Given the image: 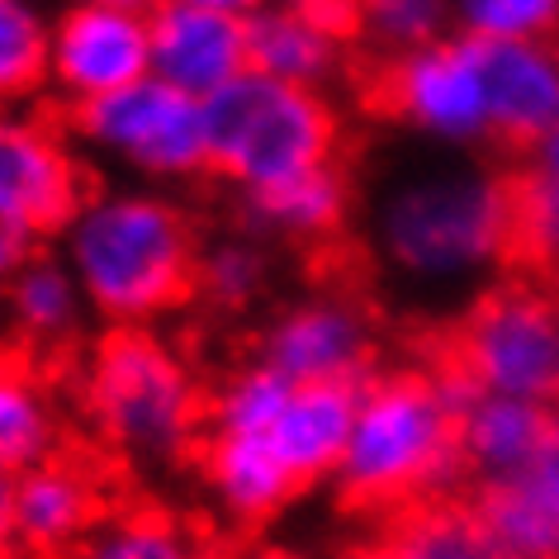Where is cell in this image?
Segmentation results:
<instances>
[{
  "mask_svg": "<svg viewBox=\"0 0 559 559\" xmlns=\"http://www.w3.org/2000/svg\"><path fill=\"white\" fill-rule=\"evenodd\" d=\"M370 247L423 295H451L516 265L512 171L474 152H441L399 171L370 204Z\"/></svg>",
  "mask_w": 559,
  "mask_h": 559,
  "instance_id": "cell-1",
  "label": "cell"
},
{
  "mask_svg": "<svg viewBox=\"0 0 559 559\" xmlns=\"http://www.w3.org/2000/svg\"><path fill=\"white\" fill-rule=\"evenodd\" d=\"M200 228L190 209L157 186H91L58 233L91 318L105 328H157L194 299Z\"/></svg>",
  "mask_w": 559,
  "mask_h": 559,
  "instance_id": "cell-2",
  "label": "cell"
},
{
  "mask_svg": "<svg viewBox=\"0 0 559 559\" xmlns=\"http://www.w3.org/2000/svg\"><path fill=\"white\" fill-rule=\"evenodd\" d=\"M76 417L129 469H176L204 437V384L162 328H105L76 360Z\"/></svg>",
  "mask_w": 559,
  "mask_h": 559,
  "instance_id": "cell-3",
  "label": "cell"
},
{
  "mask_svg": "<svg viewBox=\"0 0 559 559\" xmlns=\"http://www.w3.org/2000/svg\"><path fill=\"white\" fill-rule=\"evenodd\" d=\"M460 408L437 366L374 370L360 384L352 437L337 460V493L366 516H394L408 502L460 493Z\"/></svg>",
  "mask_w": 559,
  "mask_h": 559,
  "instance_id": "cell-4",
  "label": "cell"
},
{
  "mask_svg": "<svg viewBox=\"0 0 559 559\" xmlns=\"http://www.w3.org/2000/svg\"><path fill=\"white\" fill-rule=\"evenodd\" d=\"M209 176L228 180L237 194H257L342 162L346 119L332 91L289 86L261 72L228 81L204 100Z\"/></svg>",
  "mask_w": 559,
  "mask_h": 559,
  "instance_id": "cell-5",
  "label": "cell"
},
{
  "mask_svg": "<svg viewBox=\"0 0 559 559\" xmlns=\"http://www.w3.org/2000/svg\"><path fill=\"white\" fill-rule=\"evenodd\" d=\"M437 366L474 394L559 403V295L531 280H502L469 299L445 332Z\"/></svg>",
  "mask_w": 559,
  "mask_h": 559,
  "instance_id": "cell-6",
  "label": "cell"
},
{
  "mask_svg": "<svg viewBox=\"0 0 559 559\" xmlns=\"http://www.w3.org/2000/svg\"><path fill=\"white\" fill-rule=\"evenodd\" d=\"M67 129L86 162L115 166L138 186H190L209 176V129L204 100L143 76L105 100L67 109Z\"/></svg>",
  "mask_w": 559,
  "mask_h": 559,
  "instance_id": "cell-7",
  "label": "cell"
},
{
  "mask_svg": "<svg viewBox=\"0 0 559 559\" xmlns=\"http://www.w3.org/2000/svg\"><path fill=\"white\" fill-rule=\"evenodd\" d=\"M370 105L389 123H399V129H408L413 138L441 152L493 147L479 44L455 29L417 52L374 62Z\"/></svg>",
  "mask_w": 559,
  "mask_h": 559,
  "instance_id": "cell-8",
  "label": "cell"
},
{
  "mask_svg": "<svg viewBox=\"0 0 559 559\" xmlns=\"http://www.w3.org/2000/svg\"><path fill=\"white\" fill-rule=\"evenodd\" d=\"M143 76H152L147 10L109 5V0H62L52 10L48 100L62 115L105 100Z\"/></svg>",
  "mask_w": 559,
  "mask_h": 559,
  "instance_id": "cell-9",
  "label": "cell"
},
{
  "mask_svg": "<svg viewBox=\"0 0 559 559\" xmlns=\"http://www.w3.org/2000/svg\"><path fill=\"white\" fill-rule=\"evenodd\" d=\"M91 162L48 105L0 109V209L44 237H58L91 194Z\"/></svg>",
  "mask_w": 559,
  "mask_h": 559,
  "instance_id": "cell-10",
  "label": "cell"
},
{
  "mask_svg": "<svg viewBox=\"0 0 559 559\" xmlns=\"http://www.w3.org/2000/svg\"><path fill=\"white\" fill-rule=\"evenodd\" d=\"M295 384H366L374 374V323L352 295H309L271 318L261 352Z\"/></svg>",
  "mask_w": 559,
  "mask_h": 559,
  "instance_id": "cell-11",
  "label": "cell"
},
{
  "mask_svg": "<svg viewBox=\"0 0 559 559\" xmlns=\"http://www.w3.org/2000/svg\"><path fill=\"white\" fill-rule=\"evenodd\" d=\"M115 479L95 455L62 445L15 479V559H72L115 508Z\"/></svg>",
  "mask_w": 559,
  "mask_h": 559,
  "instance_id": "cell-12",
  "label": "cell"
},
{
  "mask_svg": "<svg viewBox=\"0 0 559 559\" xmlns=\"http://www.w3.org/2000/svg\"><path fill=\"white\" fill-rule=\"evenodd\" d=\"M147 34L152 76L194 100H209L247 72V20L190 5V0H157L147 10Z\"/></svg>",
  "mask_w": 559,
  "mask_h": 559,
  "instance_id": "cell-13",
  "label": "cell"
},
{
  "mask_svg": "<svg viewBox=\"0 0 559 559\" xmlns=\"http://www.w3.org/2000/svg\"><path fill=\"white\" fill-rule=\"evenodd\" d=\"M91 323V304L81 295L62 251H34L20 271L5 275V346L62 366L81 352Z\"/></svg>",
  "mask_w": 559,
  "mask_h": 559,
  "instance_id": "cell-14",
  "label": "cell"
},
{
  "mask_svg": "<svg viewBox=\"0 0 559 559\" xmlns=\"http://www.w3.org/2000/svg\"><path fill=\"white\" fill-rule=\"evenodd\" d=\"M479 44V38H474ZM488 138L498 152L522 157L559 123V48L545 44H479Z\"/></svg>",
  "mask_w": 559,
  "mask_h": 559,
  "instance_id": "cell-15",
  "label": "cell"
},
{
  "mask_svg": "<svg viewBox=\"0 0 559 559\" xmlns=\"http://www.w3.org/2000/svg\"><path fill=\"white\" fill-rule=\"evenodd\" d=\"M200 484L209 502L228 516L233 526H265L295 502L304 488L295 474L285 469V460L271 451V441L261 431H214L204 427L200 451Z\"/></svg>",
  "mask_w": 559,
  "mask_h": 559,
  "instance_id": "cell-16",
  "label": "cell"
},
{
  "mask_svg": "<svg viewBox=\"0 0 559 559\" xmlns=\"http://www.w3.org/2000/svg\"><path fill=\"white\" fill-rule=\"evenodd\" d=\"M360 384H289L285 403L261 427L271 451L285 460L299 488H313L337 474V460L352 437Z\"/></svg>",
  "mask_w": 559,
  "mask_h": 559,
  "instance_id": "cell-17",
  "label": "cell"
},
{
  "mask_svg": "<svg viewBox=\"0 0 559 559\" xmlns=\"http://www.w3.org/2000/svg\"><path fill=\"white\" fill-rule=\"evenodd\" d=\"M67 445V408L52 366L0 346V474L20 479Z\"/></svg>",
  "mask_w": 559,
  "mask_h": 559,
  "instance_id": "cell-18",
  "label": "cell"
},
{
  "mask_svg": "<svg viewBox=\"0 0 559 559\" xmlns=\"http://www.w3.org/2000/svg\"><path fill=\"white\" fill-rule=\"evenodd\" d=\"M352 38L304 20L289 5H265L247 20V67L289 86L332 91L352 67Z\"/></svg>",
  "mask_w": 559,
  "mask_h": 559,
  "instance_id": "cell-19",
  "label": "cell"
},
{
  "mask_svg": "<svg viewBox=\"0 0 559 559\" xmlns=\"http://www.w3.org/2000/svg\"><path fill=\"white\" fill-rule=\"evenodd\" d=\"M356 190L352 176H346L342 162L318 166L309 176H295L285 186L242 194V214L247 228L257 237H271V242H295V247H323L332 242L346 218H352Z\"/></svg>",
  "mask_w": 559,
  "mask_h": 559,
  "instance_id": "cell-20",
  "label": "cell"
},
{
  "mask_svg": "<svg viewBox=\"0 0 559 559\" xmlns=\"http://www.w3.org/2000/svg\"><path fill=\"white\" fill-rule=\"evenodd\" d=\"M545 423H550V403L474 394L460 408V460L474 488L522 474L545 437Z\"/></svg>",
  "mask_w": 559,
  "mask_h": 559,
  "instance_id": "cell-21",
  "label": "cell"
},
{
  "mask_svg": "<svg viewBox=\"0 0 559 559\" xmlns=\"http://www.w3.org/2000/svg\"><path fill=\"white\" fill-rule=\"evenodd\" d=\"M380 540L394 559H512L484 522L474 493H441L384 516Z\"/></svg>",
  "mask_w": 559,
  "mask_h": 559,
  "instance_id": "cell-22",
  "label": "cell"
},
{
  "mask_svg": "<svg viewBox=\"0 0 559 559\" xmlns=\"http://www.w3.org/2000/svg\"><path fill=\"white\" fill-rule=\"evenodd\" d=\"M72 559H204V540L186 516L152 498H115Z\"/></svg>",
  "mask_w": 559,
  "mask_h": 559,
  "instance_id": "cell-23",
  "label": "cell"
},
{
  "mask_svg": "<svg viewBox=\"0 0 559 559\" xmlns=\"http://www.w3.org/2000/svg\"><path fill=\"white\" fill-rule=\"evenodd\" d=\"M516 265L559 280V123L512 166Z\"/></svg>",
  "mask_w": 559,
  "mask_h": 559,
  "instance_id": "cell-24",
  "label": "cell"
},
{
  "mask_svg": "<svg viewBox=\"0 0 559 559\" xmlns=\"http://www.w3.org/2000/svg\"><path fill=\"white\" fill-rule=\"evenodd\" d=\"M48 38L44 0H0V109L48 105Z\"/></svg>",
  "mask_w": 559,
  "mask_h": 559,
  "instance_id": "cell-25",
  "label": "cell"
},
{
  "mask_svg": "<svg viewBox=\"0 0 559 559\" xmlns=\"http://www.w3.org/2000/svg\"><path fill=\"white\" fill-rule=\"evenodd\" d=\"M265 285H271V251L257 233H223L214 242L200 247V265H194V299H204L218 313H242L251 309Z\"/></svg>",
  "mask_w": 559,
  "mask_h": 559,
  "instance_id": "cell-26",
  "label": "cell"
},
{
  "mask_svg": "<svg viewBox=\"0 0 559 559\" xmlns=\"http://www.w3.org/2000/svg\"><path fill=\"white\" fill-rule=\"evenodd\" d=\"M484 522L493 526L498 545L512 559H559V516L550 508H540L516 479L479 484L474 488Z\"/></svg>",
  "mask_w": 559,
  "mask_h": 559,
  "instance_id": "cell-27",
  "label": "cell"
},
{
  "mask_svg": "<svg viewBox=\"0 0 559 559\" xmlns=\"http://www.w3.org/2000/svg\"><path fill=\"white\" fill-rule=\"evenodd\" d=\"M451 34V0H366L356 44L374 58H403Z\"/></svg>",
  "mask_w": 559,
  "mask_h": 559,
  "instance_id": "cell-28",
  "label": "cell"
},
{
  "mask_svg": "<svg viewBox=\"0 0 559 559\" xmlns=\"http://www.w3.org/2000/svg\"><path fill=\"white\" fill-rule=\"evenodd\" d=\"M451 29L479 44H555L559 0H451Z\"/></svg>",
  "mask_w": 559,
  "mask_h": 559,
  "instance_id": "cell-29",
  "label": "cell"
},
{
  "mask_svg": "<svg viewBox=\"0 0 559 559\" xmlns=\"http://www.w3.org/2000/svg\"><path fill=\"white\" fill-rule=\"evenodd\" d=\"M516 484L526 488L540 508H550L559 516V403L550 408V423H545V437L536 445V455L526 460L522 474H512Z\"/></svg>",
  "mask_w": 559,
  "mask_h": 559,
  "instance_id": "cell-30",
  "label": "cell"
},
{
  "mask_svg": "<svg viewBox=\"0 0 559 559\" xmlns=\"http://www.w3.org/2000/svg\"><path fill=\"white\" fill-rule=\"evenodd\" d=\"M280 5L299 10L304 20L323 24V29H332V34H342V38H352L356 44V24H360L366 0H280Z\"/></svg>",
  "mask_w": 559,
  "mask_h": 559,
  "instance_id": "cell-31",
  "label": "cell"
},
{
  "mask_svg": "<svg viewBox=\"0 0 559 559\" xmlns=\"http://www.w3.org/2000/svg\"><path fill=\"white\" fill-rule=\"evenodd\" d=\"M34 251H44V237H38L29 223H20L10 209H0V280L10 271H20Z\"/></svg>",
  "mask_w": 559,
  "mask_h": 559,
  "instance_id": "cell-32",
  "label": "cell"
},
{
  "mask_svg": "<svg viewBox=\"0 0 559 559\" xmlns=\"http://www.w3.org/2000/svg\"><path fill=\"white\" fill-rule=\"evenodd\" d=\"M0 559H15V479L0 474Z\"/></svg>",
  "mask_w": 559,
  "mask_h": 559,
  "instance_id": "cell-33",
  "label": "cell"
},
{
  "mask_svg": "<svg viewBox=\"0 0 559 559\" xmlns=\"http://www.w3.org/2000/svg\"><path fill=\"white\" fill-rule=\"evenodd\" d=\"M190 5L218 10V15H233V20H251V15H257V10L275 5V0H190Z\"/></svg>",
  "mask_w": 559,
  "mask_h": 559,
  "instance_id": "cell-34",
  "label": "cell"
},
{
  "mask_svg": "<svg viewBox=\"0 0 559 559\" xmlns=\"http://www.w3.org/2000/svg\"><path fill=\"white\" fill-rule=\"evenodd\" d=\"M337 559H394V555H389L384 540H366V545H352V550L337 555Z\"/></svg>",
  "mask_w": 559,
  "mask_h": 559,
  "instance_id": "cell-35",
  "label": "cell"
},
{
  "mask_svg": "<svg viewBox=\"0 0 559 559\" xmlns=\"http://www.w3.org/2000/svg\"><path fill=\"white\" fill-rule=\"evenodd\" d=\"M0 346H5V280H0Z\"/></svg>",
  "mask_w": 559,
  "mask_h": 559,
  "instance_id": "cell-36",
  "label": "cell"
},
{
  "mask_svg": "<svg viewBox=\"0 0 559 559\" xmlns=\"http://www.w3.org/2000/svg\"><path fill=\"white\" fill-rule=\"evenodd\" d=\"M109 5H129V10H152L157 0H109Z\"/></svg>",
  "mask_w": 559,
  "mask_h": 559,
  "instance_id": "cell-37",
  "label": "cell"
},
{
  "mask_svg": "<svg viewBox=\"0 0 559 559\" xmlns=\"http://www.w3.org/2000/svg\"><path fill=\"white\" fill-rule=\"evenodd\" d=\"M204 559H247V555H228V550H204Z\"/></svg>",
  "mask_w": 559,
  "mask_h": 559,
  "instance_id": "cell-38",
  "label": "cell"
},
{
  "mask_svg": "<svg viewBox=\"0 0 559 559\" xmlns=\"http://www.w3.org/2000/svg\"><path fill=\"white\" fill-rule=\"evenodd\" d=\"M555 48H559V34H555Z\"/></svg>",
  "mask_w": 559,
  "mask_h": 559,
  "instance_id": "cell-39",
  "label": "cell"
}]
</instances>
